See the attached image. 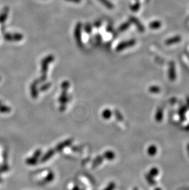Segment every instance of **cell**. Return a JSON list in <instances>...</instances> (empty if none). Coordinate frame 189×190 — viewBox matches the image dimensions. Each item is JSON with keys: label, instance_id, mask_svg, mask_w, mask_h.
Instances as JSON below:
<instances>
[{"label": "cell", "instance_id": "3", "mask_svg": "<svg viewBox=\"0 0 189 190\" xmlns=\"http://www.w3.org/2000/svg\"><path fill=\"white\" fill-rule=\"evenodd\" d=\"M136 42V40H134V39L121 42L117 46L116 51H118V52L121 51H123V50L125 49H126L128 47H132L134 45H135Z\"/></svg>", "mask_w": 189, "mask_h": 190}, {"label": "cell", "instance_id": "12", "mask_svg": "<svg viewBox=\"0 0 189 190\" xmlns=\"http://www.w3.org/2000/svg\"><path fill=\"white\" fill-rule=\"evenodd\" d=\"M139 8H140V4H139V2H137V3H136L133 4L130 6L131 10L134 11V12H136V11H138Z\"/></svg>", "mask_w": 189, "mask_h": 190}, {"label": "cell", "instance_id": "11", "mask_svg": "<svg viewBox=\"0 0 189 190\" xmlns=\"http://www.w3.org/2000/svg\"><path fill=\"white\" fill-rule=\"evenodd\" d=\"M84 30L87 34H90L91 31H92V26H91L90 23H86L84 25Z\"/></svg>", "mask_w": 189, "mask_h": 190}, {"label": "cell", "instance_id": "6", "mask_svg": "<svg viewBox=\"0 0 189 190\" xmlns=\"http://www.w3.org/2000/svg\"><path fill=\"white\" fill-rule=\"evenodd\" d=\"M169 78L171 79H172V80H174L176 78V71H175V66L174 62H171L169 64Z\"/></svg>", "mask_w": 189, "mask_h": 190}, {"label": "cell", "instance_id": "10", "mask_svg": "<svg viewBox=\"0 0 189 190\" xmlns=\"http://www.w3.org/2000/svg\"><path fill=\"white\" fill-rule=\"evenodd\" d=\"M130 25H131L130 22H125V23H122L120 26V27L119 28V32H122L125 31V30H126L128 28H129L130 27Z\"/></svg>", "mask_w": 189, "mask_h": 190}, {"label": "cell", "instance_id": "7", "mask_svg": "<svg viewBox=\"0 0 189 190\" xmlns=\"http://www.w3.org/2000/svg\"><path fill=\"white\" fill-rule=\"evenodd\" d=\"M181 41V37L180 36H176L173 38L167 40L165 41V44L167 45H171L173 44H176L177 42H179Z\"/></svg>", "mask_w": 189, "mask_h": 190}, {"label": "cell", "instance_id": "1", "mask_svg": "<svg viewBox=\"0 0 189 190\" xmlns=\"http://www.w3.org/2000/svg\"><path fill=\"white\" fill-rule=\"evenodd\" d=\"M82 23L81 22H78L76 27L74 28V35L75 40L77 42V44L79 47H83V43L82 41Z\"/></svg>", "mask_w": 189, "mask_h": 190}, {"label": "cell", "instance_id": "4", "mask_svg": "<svg viewBox=\"0 0 189 190\" xmlns=\"http://www.w3.org/2000/svg\"><path fill=\"white\" fill-rule=\"evenodd\" d=\"M23 38V35L20 33H15L13 35L6 34L5 35V39L9 41H21Z\"/></svg>", "mask_w": 189, "mask_h": 190}, {"label": "cell", "instance_id": "8", "mask_svg": "<svg viewBox=\"0 0 189 190\" xmlns=\"http://www.w3.org/2000/svg\"><path fill=\"white\" fill-rule=\"evenodd\" d=\"M149 27L151 29H154V30L158 29L162 27V22L160 21H158V20L149 23Z\"/></svg>", "mask_w": 189, "mask_h": 190}, {"label": "cell", "instance_id": "13", "mask_svg": "<svg viewBox=\"0 0 189 190\" xmlns=\"http://www.w3.org/2000/svg\"><path fill=\"white\" fill-rule=\"evenodd\" d=\"M10 110V109L8 107H6L4 105H1L0 106V112H2V113H6V112H8Z\"/></svg>", "mask_w": 189, "mask_h": 190}, {"label": "cell", "instance_id": "17", "mask_svg": "<svg viewBox=\"0 0 189 190\" xmlns=\"http://www.w3.org/2000/svg\"><path fill=\"white\" fill-rule=\"evenodd\" d=\"M0 180H1V179H0Z\"/></svg>", "mask_w": 189, "mask_h": 190}, {"label": "cell", "instance_id": "9", "mask_svg": "<svg viewBox=\"0 0 189 190\" xmlns=\"http://www.w3.org/2000/svg\"><path fill=\"white\" fill-rule=\"evenodd\" d=\"M98 1H100L106 8L109 9H112L114 7L113 4L109 0H98Z\"/></svg>", "mask_w": 189, "mask_h": 190}, {"label": "cell", "instance_id": "16", "mask_svg": "<svg viewBox=\"0 0 189 190\" xmlns=\"http://www.w3.org/2000/svg\"><path fill=\"white\" fill-rule=\"evenodd\" d=\"M66 1H69V2L74 3H79L82 1V0H66Z\"/></svg>", "mask_w": 189, "mask_h": 190}, {"label": "cell", "instance_id": "15", "mask_svg": "<svg viewBox=\"0 0 189 190\" xmlns=\"http://www.w3.org/2000/svg\"><path fill=\"white\" fill-rule=\"evenodd\" d=\"M95 40H96V41L98 42H100L102 40V36L101 35L98 34L95 36Z\"/></svg>", "mask_w": 189, "mask_h": 190}, {"label": "cell", "instance_id": "2", "mask_svg": "<svg viewBox=\"0 0 189 190\" xmlns=\"http://www.w3.org/2000/svg\"><path fill=\"white\" fill-rule=\"evenodd\" d=\"M54 56L53 55H48L47 57L44 58L41 61V66H42V73L44 75H46V72L48 69V65L52 62L54 60Z\"/></svg>", "mask_w": 189, "mask_h": 190}, {"label": "cell", "instance_id": "5", "mask_svg": "<svg viewBox=\"0 0 189 190\" xmlns=\"http://www.w3.org/2000/svg\"><path fill=\"white\" fill-rule=\"evenodd\" d=\"M130 23H133L135 24V25L136 26V27L138 28V30L139 32H143L144 31V27L142 25L141 23L140 22V21L139 20H138L136 17H133V16H131L130 17Z\"/></svg>", "mask_w": 189, "mask_h": 190}, {"label": "cell", "instance_id": "14", "mask_svg": "<svg viewBox=\"0 0 189 190\" xmlns=\"http://www.w3.org/2000/svg\"><path fill=\"white\" fill-rule=\"evenodd\" d=\"M101 24H102V22L101 20H96L93 23V25L95 28H99L101 25Z\"/></svg>", "mask_w": 189, "mask_h": 190}]
</instances>
